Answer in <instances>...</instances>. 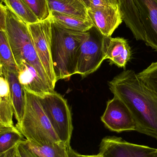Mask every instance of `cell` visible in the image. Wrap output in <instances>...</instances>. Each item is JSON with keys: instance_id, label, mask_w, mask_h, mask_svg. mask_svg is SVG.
<instances>
[{"instance_id": "cell-1", "label": "cell", "mask_w": 157, "mask_h": 157, "mask_svg": "<svg viewBox=\"0 0 157 157\" xmlns=\"http://www.w3.org/2000/svg\"><path fill=\"white\" fill-rule=\"evenodd\" d=\"M111 91L131 112L136 131L157 140V94L132 70H125L109 82Z\"/></svg>"}, {"instance_id": "cell-2", "label": "cell", "mask_w": 157, "mask_h": 157, "mask_svg": "<svg viewBox=\"0 0 157 157\" xmlns=\"http://www.w3.org/2000/svg\"><path fill=\"white\" fill-rule=\"evenodd\" d=\"M87 35L67 29L52 21L51 56L58 81L76 74L80 48Z\"/></svg>"}, {"instance_id": "cell-3", "label": "cell", "mask_w": 157, "mask_h": 157, "mask_svg": "<svg viewBox=\"0 0 157 157\" xmlns=\"http://www.w3.org/2000/svg\"><path fill=\"white\" fill-rule=\"evenodd\" d=\"M24 92L25 109L21 122L15 125L17 129L26 141L34 144L43 146L60 142L38 97L25 90Z\"/></svg>"}, {"instance_id": "cell-4", "label": "cell", "mask_w": 157, "mask_h": 157, "mask_svg": "<svg viewBox=\"0 0 157 157\" xmlns=\"http://www.w3.org/2000/svg\"><path fill=\"white\" fill-rule=\"evenodd\" d=\"M7 8L6 32L17 66L25 61L34 67L45 83L54 88L38 57L28 24Z\"/></svg>"}, {"instance_id": "cell-5", "label": "cell", "mask_w": 157, "mask_h": 157, "mask_svg": "<svg viewBox=\"0 0 157 157\" xmlns=\"http://www.w3.org/2000/svg\"><path fill=\"white\" fill-rule=\"evenodd\" d=\"M38 98L57 136L61 142L70 146L73 126L67 100L54 90Z\"/></svg>"}, {"instance_id": "cell-6", "label": "cell", "mask_w": 157, "mask_h": 157, "mask_svg": "<svg viewBox=\"0 0 157 157\" xmlns=\"http://www.w3.org/2000/svg\"><path fill=\"white\" fill-rule=\"evenodd\" d=\"M104 36L93 27L80 48L76 74L86 77L95 72L105 60Z\"/></svg>"}, {"instance_id": "cell-7", "label": "cell", "mask_w": 157, "mask_h": 157, "mask_svg": "<svg viewBox=\"0 0 157 157\" xmlns=\"http://www.w3.org/2000/svg\"><path fill=\"white\" fill-rule=\"evenodd\" d=\"M34 47L53 87L57 82L51 56L52 20L50 17L28 25Z\"/></svg>"}, {"instance_id": "cell-8", "label": "cell", "mask_w": 157, "mask_h": 157, "mask_svg": "<svg viewBox=\"0 0 157 157\" xmlns=\"http://www.w3.org/2000/svg\"><path fill=\"white\" fill-rule=\"evenodd\" d=\"M101 119L105 126L113 132L136 131L135 123L131 112L117 96H114L107 102Z\"/></svg>"}, {"instance_id": "cell-9", "label": "cell", "mask_w": 157, "mask_h": 157, "mask_svg": "<svg viewBox=\"0 0 157 157\" xmlns=\"http://www.w3.org/2000/svg\"><path fill=\"white\" fill-rule=\"evenodd\" d=\"M155 148L132 144L121 137L106 136L100 145L101 157H147Z\"/></svg>"}, {"instance_id": "cell-10", "label": "cell", "mask_w": 157, "mask_h": 157, "mask_svg": "<svg viewBox=\"0 0 157 157\" xmlns=\"http://www.w3.org/2000/svg\"><path fill=\"white\" fill-rule=\"evenodd\" d=\"M89 18L102 36L111 37L123 21L120 6L89 7Z\"/></svg>"}, {"instance_id": "cell-11", "label": "cell", "mask_w": 157, "mask_h": 157, "mask_svg": "<svg viewBox=\"0 0 157 157\" xmlns=\"http://www.w3.org/2000/svg\"><path fill=\"white\" fill-rule=\"evenodd\" d=\"M144 30L147 46L157 52V1L133 0Z\"/></svg>"}, {"instance_id": "cell-12", "label": "cell", "mask_w": 157, "mask_h": 157, "mask_svg": "<svg viewBox=\"0 0 157 157\" xmlns=\"http://www.w3.org/2000/svg\"><path fill=\"white\" fill-rule=\"evenodd\" d=\"M17 76L18 81L26 91L38 97H41L54 90L45 83L36 69L25 61L18 66Z\"/></svg>"}, {"instance_id": "cell-13", "label": "cell", "mask_w": 157, "mask_h": 157, "mask_svg": "<svg viewBox=\"0 0 157 157\" xmlns=\"http://www.w3.org/2000/svg\"><path fill=\"white\" fill-rule=\"evenodd\" d=\"M105 60H110L112 64L125 68L132 57V51L125 39L121 37H104Z\"/></svg>"}, {"instance_id": "cell-14", "label": "cell", "mask_w": 157, "mask_h": 157, "mask_svg": "<svg viewBox=\"0 0 157 157\" xmlns=\"http://www.w3.org/2000/svg\"><path fill=\"white\" fill-rule=\"evenodd\" d=\"M2 74L8 82L10 96L13 109L14 115L17 123L19 124L24 114L25 105V92L18 81L17 75L2 69Z\"/></svg>"}, {"instance_id": "cell-15", "label": "cell", "mask_w": 157, "mask_h": 157, "mask_svg": "<svg viewBox=\"0 0 157 157\" xmlns=\"http://www.w3.org/2000/svg\"><path fill=\"white\" fill-rule=\"evenodd\" d=\"M50 12L55 11L84 19H89L88 8L83 0H47Z\"/></svg>"}, {"instance_id": "cell-16", "label": "cell", "mask_w": 157, "mask_h": 157, "mask_svg": "<svg viewBox=\"0 0 157 157\" xmlns=\"http://www.w3.org/2000/svg\"><path fill=\"white\" fill-rule=\"evenodd\" d=\"M13 115L9 84L3 75H0V127L15 126Z\"/></svg>"}, {"instance_id": "cell-17", "label": "cell", "mask_w": 157, "mask_h": 157, "mask_svg": "<svg viewBox=\"0 0 157 157\" xmlns=\"http://www.w3.org/2000/svg\"><path fill=\"white\" fill-rule=\"evenodd\" d=\"M49 17L52 22L60 26L75 31L86 32L93 27L89 19H84L55 11H51Z\"/></svg>"}, {"instance_id": "cell-18", "label": "cell", "mask_w": 157, "mask_h": 157, "mask_svg": "<svg viewBox=\"0 0 157 157\" xmlns=\"http://www.w3.org/2000/svg\"><path fill=\"white\" fill-rule=\"evenodd\" d=\"M25 144L38 157H69L68 146L63 142H57L40 146L29 143L25 139Z\"/></svg>"}, {"instance_id": "cell-19", "label": "cell", "mask_w": 157, "mask_h": 157, "mask_svg": "<svg viewBox=\"0 0 157 157\" xmlns=\"http://www.w3.org/2000/svg\"><path fill=\"white\" fill-rule=\"evenodd\" d=\"M24 140V136L15 126L0 127V157L12 151Z\"/></svg>"}, {"instance_id": "cell-20", "label": "cell", "mask_w": 157, "mask_h": 157, "mask_svg": "<svg viewBox=\"0 0 157 157\" xmlns=\"http://www.w3.org/2000/svg\"><path fill=\"white\" fill-rule=\"evenodd\" d=\"M0 65L2 69L17 75L19 69L5 30L0 31Z\"/></svg>"}, {"instance_id": "cell-21", "label": "cell", "mask_w": 157, "mask_h": 157, "mask_svg": "<svg viewBox=\"0 0 157 157\" xmlns=\"http://www.w3.org/2000/svg\"><path fill=\"white\" fill-rule=\"evenodd\" d=\"M6 6L27 24L39 21L23 0H2Z\"/></svg>"}, {"instance_id": "cell-22", "label": "cell", "mask_w": 157, "mask_h": 157, "mask_svg": "<svg viewBox=\"0 0 157 157\" xmlns=\"http://www.w3.org/2000/svg\"><path fill=\"white\" fill-rule=\"evenodd\" d=\"M139 78L157 94V61L137 74Z\"/></svg>"}, {"instance_id": "cell-23", "label": "cell", "mask_w": 157, "mask_h": 157, "mask_svg": "<svg viewBox=\"0 0 157 157\" xmlns=\"http://www.w3.org/2000/svg\"><path fill=\"white\" fill-rule=\"evenodd\" d=\"M39 21L45 20L50 17V12L47 0H23Z\"/></svg>"}, {"instance_id": "cell-24", "label": "cell", "mask_w": 157, "mask_h": 157, "mask_svg": "<svg viewBox=\"0 0 157 157\" xmlns=\"http://www.w3.org/2000/svg\"><path fill=\"white\" fill-rule=\"evenodd\" d=\"M24 140L20 142L14 148L15 153L17 157H38L27 147Z\"/></svg>"}, {"instance_id": "cell-25", "label": "cell", "mask_w": 157, "mask_h": 157, "mask_svg": "<svg viewBox=\"0 0 157 157\" xmlns=\"http://www.w3.org/2000/svg\"><path fill=\"white\" fill-rule=\"evenodd\" d=\"M120 6V0H88L89 7Z\"/></svg>"}, {"instance_id": "cell-26", "label": "cell", "mask_w": 157, "mask_h": 157, "mask_svg": "<svg viewBox=\"0 0 157 157\" xmlns=\"http://www.w3.org/2000/svg\"><path fill=\"white\" fill-rule=\"evenodd\" d=\"M7 8L0 2V31L6 30Z\"/></svg>"}, {"instance_id": "cell-27", "label": "cell", "mask_w": 157, "mask_h": 157, "mask_svg": "<svg viewBox=\"0 0 157 157\" xmlns=\"http://www.w3.org/2000/svg\"><path fill=\"white\" fill-rule=\"evenodd\" d=\"M68 155L69 157H86V155L76 153L71 148V146L68 148Z\"/></svg>"}, {"instance_id": "cell-28", "label": "cell", "mask_w": 157, "mask_h": 157, "mask_svg": "<svg viewBox=\"0 0 157 157\" xmlns=\"http://www.w3.org/2000/svg\"><path fill=\"white\" fill-rule=\"evenodd\" d=\"M6 157H17L13 149L6 154Z\"/></svg>"}, {"instance_id": "cell-29", "label": "cell", "mask_w": 157, "mask_h": 157, "mask_svg": "<svg viewBox=\"0 0 157 157\" xmlns=\"http://www.w3.org/2000/svg\"><path fill=\"white\" fill-rule=\"evenodd\" d=\"M147 157H157V149H155V151L150 153Z\"/></svg>"}, {"instance_id": "cell-30", "label": "cell", "mask_w": 157, "mask_h": 157, "mask_svg": "<svg viewBox=\"0 0 157 157\" xmlns=\"http://www.w3.org/2000/svg\"><path fill=\"white\" fill-rule=\"evenodd\" d=\"M86 157H101V156L98 154V155H86Z\"/></svg>"}, {"instance_id": "cell-31", "label": "cell", "mask_w": 157, "mask_h": 157, "mask_svg": "<svg viewBox=\"0 0 157 157\" xmlns=\"http://www.w3.org/2000/svg\"><path fill=\"white\" fill-rule=\"evenodd\" d=\"M83 1L85 2V3L86 4V5L88 7V0H83Z\"/></svg>"}, {"instance_id": "cell-32", "label": "cell", "mask_w": 157, "mask_h": 157, "mask_svg": "<svg viewBox=\"0 0 157 157\" xmlns=\"http://www.w3.org/2000/svg\"><path fill=\"white\" fill-rule=\"evenodd\" d=\"M2 67H1V65H0V75H2Z\"/></svg>"}, {"instance_id": "cell-33", "label": "cell", "mask_w": 157, "mask_h": 157, "mask_svg": "<svg viewBox=\"0 0 157 157\" xmlns=\"http://www.w3.org/2000/svg\"><path fill=\"white\" fill-rule=\"evenodd\" d=\"M2 157H6V155H4Z\"/></svg>"}, {"instance_id": "cell-34", "label": "cell", "mask_w": 157, "mask_h": 157, "mask_svg": "<svg viewBox=\"0 0 157 157\" xmlns=\"http://www.w3.org/2000/svg\"></svg>"}]
</instances>
